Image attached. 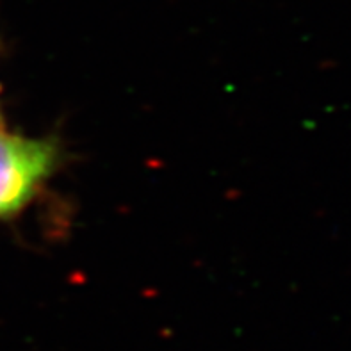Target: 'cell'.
<instances>
[{"instance_id":"6da1fadb","label":"cell","mask_w":351,"mask_h":351,"mask_svg":"<svg viewBox=\"0 0 351 351\" xmlns=\"http://www.w3.org/2000/svg\"><path fill=\"white\" fill-rule=\"evenodd\" d=\"M58 139L29 138L0 127V219H13L31 205L62 162Z\"/></svg>"},{"instance_id":"7a4b0ae2","label":"cell","mask_w":351,"mask_h":351,"mask_svg":"<svg viewBox=\"0 0 351 351\" xmlns=\"http://www.w3.org/2000/svg\"><path fill=\"white\" fill-rule=\"evenodd\" d=\"M0 127H2V109H0Z\"/></svg>"}]
</instances>
